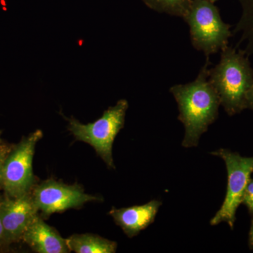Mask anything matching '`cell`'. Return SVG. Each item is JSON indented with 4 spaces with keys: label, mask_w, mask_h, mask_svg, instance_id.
<instances>
[{
    "label": "cell",
    "mask_w": 253,
    "mask_h": 253,
    "mask_svg": "<svg viewBox=\"0 0 253 253\" xmlns=\"http://www.w3.org/2000/svg\"><path fill=\"white\" fill-rule=\"evenodd\" d=\"M209 57L197 78L185 84H175L169 89L179 109L178 120L185 129L183 147H196L201 136L215 122L221 106L219 96L209 80Z\"/></svg>",
    "instance_id": "cell-1"
},
{
    "label": "cell",
    "mask_w": 253,
    "mask_h": 253,
    "mask_svg": "<svg viewBox=\"0 0 253 253\" xmlns=\"http://www.w3.org/2000/svg\"><path fill=\"white\" fill-rule=\"evenodd\" d=\"M209 80L221 106L229 116L248 109L247 95L253 84V69L243 50L227 46L221 51L219 63L209 69Z\"/></svg>",
    "instance_id": "cell-2"
},
{
    "label": "cell",
    "mask_w": 253,
    "mask_h": 253,
    "mask_svg": "<svg viewBox=\"0 0 253 253\" xmlns=\"http://www.w3.org/2000/svg\"><path fill=\"white\" fill-rule=\"evenodd\" d=\"M183 18L189 26L191 44L206 57L228 46L232 36L231 26L223 21L214 3L208 0H191Z\"/></svg>",
    "instance_id": "cell-3"
},
{
    "label": "cell",
    "mask_w": 253,
    "mask_h": 253,
    "mask_svg": "<svg viewBox=\"0 0 253 253\" xmlns=\"http://www.w3.org/2000/svg\"><path fill=\"white\" fill-rule=\"evenodd\" d=\"M129 104L121 99L111 106L102 116L94 123L82 124L74 117L65 118L68 122V129L76 139L92 146L108 167L115 169L113 158V145L116 136L124 127L126 110Z\"/></svg>",
    "instance_id": "cell-4"
},
{
    "label": "cell",
    "mask_w": 253,
    "mask_h": 253,
    "mask_svg": "<svg viewBox=\"0 0 253 253\" xmlns=\"http://www.w3.org/2000/svg\"><path fill=\"white\" fill-rule=\"evenodd\" d=\"M211 154L221 158L225 163L227 187L224 202L210 223L215 226L225 222L233 229L236 212L242 204L245 191L253 174V157H244L226 149H219Z\"/></svg>",
    "instance_id": "cell-5"
},
{
    "label": "cell",
    "mask_w": 253,
    "mask_h": 253,
    "mask_svg": "<svg viewBox=\"0 0 253 253\" xmlns=\"http://www.w3.org/2000/svg\"><path fill=\"white\" fill-rule=\"evenodd\" d=\"M42 136V131L38 129L23 136L19 143L13 146L3 168L2 190L6 197H20L31 192L34 188L33 157L37 143Z\"/></svg>",
    "instance_id": "cell-6"
},
{
    "label": "cell",
    "mask_w": 253,
    "mask_h": 253,
    "mask_svg": "<svg viewBox=\"0 0 253 253\" xmlns=\"http://www.w3.org/2000/svg\"><path fill=\"white\" fill-rule=\"evenodd\" d=\"M31 193L38 212L41 211L45 217L81 207L87 202L101 201L96 196L84 193L78 184L67 185L51 179L34 186Z\"/></svg>",
    "instance_id": "cell-7"
},
{
    "label": "cell",
    "mask_w": 253,
    "mask_h": 253,
    "mask_svg": "<svg viewBox=\"0 0 253 253\" xmlns=\"http://www.w3.org/2000/svg\"><path fill=\"white\" fill-rule=\"evenodd\" d=\"M38 214L32 193L20 197L0 199V216L4 228L5 246L22 240L33 219Z\"/></svg>",
    "instance_id": "cell-8"
},
{
    "label": "cell",
    "mask_w": 253,
    "mask_h": 253,
    "mask_svg": "<svg viewBox=\"0 0 253 253\" xmlns=\"http://www.w3.org/2000/svg\"><path fill=\"white\" fill-rule=\"evenodd\" d=\"M161 206V201L153 200L141 206L120 209L113 208L109 214L125 234L132 238L154 223Z\"/></svg>",
    "instance_id": "cell-9"
},
{
    "label": "cell",
    "mask_w": 253,
    "mask_h": 253,
    "mask_svg": "<svg viewBox=\"0 0 253 253\" xmlns=\"http://www.w3.org/2000/svg\"><path fill=\"white\" fill-rule=\"evenodd\" d=\"M22 240L34 252L38 253H68L71 252L66 239L56 229L48 225L38 214L28 226Z\"/></svg>",
    "instance_id": "cell-10"
},
{
    "label": "cell",
    "mask_w": 253,
    "mask_h": 253,
    "mask_svg": "<svg viewBox=\"0 0 253 253\" xmlns=\"http://www.w3.org/2000/svg\"><path fill=\"white\" fill-rule=\"evenodd\" d=\"M70 251L76 253H114L118 244L91 234H73L66 239Z\"/></svg>",
    "instance_id": "cell-11"
},
{
    "label": "cell",
    "mask_w": 253,
    "mask_h": 253,
    "mask_svg": "<svg viewBox=\"0 0 253 253\" xmlns=\"http://www.w3.org/2000/svg\"><path fill=\"white\" fill-rule=\"evenodd\" d=\"M241 8V16L234 28V33H240L239 44L245 43L243 51L246 56L253 54V0H237Z\"/></svg>",
    "instance_id": "cell-12"
},
{
    "label": "cell",
    "mask_w": 253,
    "mask_h": 253,
    "mask_svg": "<svg viewBox=\"0 0 253 253\" xmlns=\"http://www.w3.org/2000/svg\"><path fill=\"white\" fill-rule=\"evenodd\" d=\"M150 9L159 13L184 18L191 0H143Z\"/></svg>",
    "instance_id": "cell-13"
},
{
    "label": "cell",
    "mask_w": 253,
    "mask_h": 253,
    "mask_svg": "<svg viewBox=\"0 0 253 253\" xmlns=\"http://www.w3.org/2000/svg\"><path fill=\"white\" fill-rule=\"evenodd\" d=\"M242 204L245 205L249 210L250 214L253 216V176L250 179L246 191H245L244 197H243Z\"/></svg>",
    "instance_id": "cell-14"
},
{
    "label": "cell",
    "mask_w": 253,
    "mask_h": 253,
    "mask_svg": "<svg viewBox=\"0 0 253 253\" xmlns=\"http://www.w3.org/2000/svg\"><path fill=\"white\" fill-rule=\"evenodd\" d=\"M13 146L14 145L6 144L3 141H0V190L2 189L3 168L4 161L12 149Z\"/></svg>",
    "instance_id": "cell-15"
},
{
    "label": "cell",
    "mask_w": 253,
    "mask_h": 253,
    "mask_svg": "<svg viewBox=\"0 0 253 253\" xmlns=\"http://www.w3.org/2000/svg\"><path fill=\"white\" fill-rule=\"evenodd\" d=\"M248 109L253 111V84L247 95Z\"/></svg>",
    "instance_id": "cell-16"
},
{
    "label": "cell",
    "mask_w": 253,
    "mask_h": 253,
    "mask_svg": "<svg viewBox=\"0 0 253 253\" xmlns=\"http://www.w3.org/2000/svg\"><path fill=\"white\" fill-rule=\"evenodd\" d=\"M5 246L4 228L1 222V216H0V247Z\"/></svg>",
    "instance_id": "cell-17"
},
{
    "label": "cell",
    "mask_w": 253,
    "mask_h": 253,
    "mask_svg": "<svg viewBox=\"0 0 253 253\" xmlns=\"http://www.w3.org/2000/svg\"><path fill=\"white\" fill-rule=\"evenodd\" d=\"M249 245L250 249L253 250V216L251 221V229H250Z\"/></svg>",
    "instance_id": "cell-18"
},
{
    "label": "cell",
    "mask_w": 253,
    "mask_h": 253,
    "mask_svg": "<svg viewBox=\"0 0 253 253\" xmlns=\"http://www.w3.org/2000/svg\"><path fill=\"white\" fill-rule=\"evenodd\" d=\"M208 1H211V2L214 3L217 1L218 0H208Z\"/></svg>",
    "instance_id": "cell-19"
},
{
    "label": "cell",
    "mask_w": 253,
    "mask_h": 253,
    "mask_svg": "<svg viewBox=\"0 0 253 253\" xmlns=\"http://www.w3.org/2000/svg\"><path fill=\"white\" fill-rule=\"evenodd\" d=\"M1 133H2V131L0 130V141H2V140H1Z\"/></svg>",
    "instance_id": "cell-20"
}]
</instances>
